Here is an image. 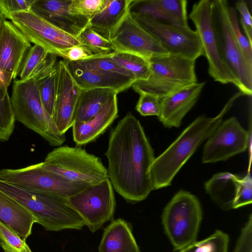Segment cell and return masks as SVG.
<instances>
[{"mask_svg": "<svg viewBox=\"0 0 252 252\" xmlns=\"http://www.w3.org/2000/svg\"><path fill=\"white\" fill-rule=\"evenodd\" d=\"M105 155L108 178L125 200L142 201L154 190L150 168L154 151L140 122L131 113L111 129Z\"/></svg>", "mask_w": 252, "mask_h": 252, "instance_id": "6da1fadb", "label": "cell"}, {"mask_svg": "<svg viewBox=\"0 0 252 252\" xmlns=\"http://www.w3.org/2000/svg\"><path fill=\"white\" fill-rule=\"evenodd\" d=\"M243 95L240 91L234 94L215 117L202 115L196 118L161 155L155 158L150 168L154 190L171 185L180 169L219 126L234 101Z\"/></svg>", "mask_w": 252, "mask_h": 252, "instance_id": "7a4b0ae2", "label": "cell"}, {"mask_svg": "<svg viewBox=\"0 0 252 252\" xmlns=\"http://www.w3.org/2000/svg\"><path fill=\"white\" fill-rule=\"evenodd\" d=\"M0 190L29 210L36 223L46 230H80L85 225L82 217L65 197L23 188L0 180Z\"/></svg>", "mask_w": 252, "mask_h": 252, "instance_id": "3957f363", "label": "cell"}, {"mask_svg": "<svg viewBox=\"0 0 252 252\" xmlns=\"http://www.w3.org/2000/svg\"><path fill=\"white\" fill-rule=\"evenodd\" d=\"M38 78L32 76L13 81L10 99L15 119L40 135L50 145L61 146L66 137L59 131L43 107L38 89Z\"/></svg>", "mask_w": 252, "mask_h": 252, "instance_id": "277c9868", "label": "cell"}, {"mask_svg": "<svg viewBox=\"0 0 252 252\" xmlns=\"http://www.w3.org/2000/svg\"><path fill=\"white\" fill-rule=\"evenodd\" d=\"M46 170L85 187L108 178L101 158L84 149L67 145L54 148L42 162Z\"/></svg>", "mask_w": 252, "mask_h": 252, "instance_id": "5b68a950", "label": "cell"}, {"mask_svg": "<svg viewBox=\"0 0 252 252\" xmlns=\"http://www.w3.org/2000/svg\"><path fill=\"white\" fill-rule=\"evenodd\" d=\"M202 219L198 198L189 191H178L164 207L161 216L164 232L174 251L196 241Z\"/></svg>", "mask_w": 252, "mask_h": 252, "instance_id": "8992f818", "label": "cell"}, {"mask_svg": "<svg viewBox=\"0 0 252 252\" xmlns=\"http://www.w3.org/2000/svg\"><path fill=\"white\" fill-rule=\"evenodd\" d=\"M226 0H211V23L220 56L244 95L252 94V71L246 66L235 38Z\"/></svg>", "mask_w": 252, "mask_h": 252, "instance_id": "52a82bcc", "label": "cell"}, {"mask_svg": "<svg viewBox=\"0 0 252 252\" xmlns=\"http://www.w3.org/2000/svg\"><path fill=\"white\" fill-rule=\"evenodd\" d=\"M151 75L145 81L135 82L131 87L159 98L180 89L197 82L195 61L179 56L168 55L149 60Z\"/></svg>", "mask_w": 252, "mask_h": 252, "instance_id": "ba28073f", "label": "cell"}, {"mask_svg": "<svg viewBox=\"0 0 252 252\" xmlns=\"http://www.w3.org/2000/svg\"><path fill=\"white\" fill-rule=\"evenodd\" d=\"M10 20L31 43L56 56L64 58L68 49L83 44L79 37L60 30L32 10L13 13Z\"/></svg>", "mask_w": 252, "mask_h": 252, "instance_id": "9c48e42d", "label": "cell"}, {"mask_svg": "<svg viewBox=\"0 0 252 252\" xmlns=\"http://www.w3.org/2000/svg\"><path fill=\"white\" fill-rule=\"evenodd\" d=\"M67 200L93 233L112 219L116 207L113 188L108 178L85 188Z\"/></svg>", "mask_w": 252, "mask_h": 252, "instance_id": "30bf717a", "label": "cell"}, {"mask_svg": "<svg viewBox=\"0 0 252 252\" xmlns=\"http://www.w3.org/2000/svg\"><path fill=\"white\" fill-rule=\"evenodd\" d=\"M130 15L170 55L183 56L195 61L203 56L198 34L189 26L166 24L148 16Z\"/></svg>", "mask_w": 252, "mask_h": 252, "instance_id": "8fae6325", "label": "cell"}, {"mask_svg": "<svg viewBox=\"0 0 252 252\" xmlns=\"http://www.w3.org/2000/svg\"><path fill=\"white\" fill-rule=\"evenodd\" d=\"M0 180L23 188L68 198L85 187L71 183L44 169L42 162L18 169L0 170Z\"/></svg>", "mask_w": 252, "mask_h": 252, "instance_id": "7c38bea8", "label": "cell"}, {"mask_svg": "<svg viewBox=\"0 0 252 252\" xmlns=\"http://www.w3.org/2000/svg\"><path fill=\"white\" fill-rule=\"evenodd\" d=\"M211 0H201L195 2L189 18L195 26L202 47L203 56L208 64V73L216 82L223 84L235 81L223 62L219 54L211 23Z\"/></svg>", "mask_w": 252, "mask_h": 252, "instance_id": "4fadbf2b", "label": "cell"}, {"mask_svg": "<svg viewBox=\"0 0 252 252\" xmlns=\"http://www.w3.org/2000/svg\"><path fill=\"white\" fill-rule=\"evenodd\" d=\"M250 136V132L242 126L236 117L222 121L204 146L202 162L226 160L245 152L249 146Z\"/></svg>", "mask_w": 252, "mask_h": 252, "instance_id": "5bb4252c", "label": "cell"}, {"mask_svg": "<svg viewBox=\"0 0 252 252\" xmlns=\"http://www.w3.org/2000/svg\"><path fill=\"white\" fill-rule=\"evenodd\" d=\"M109 40L115 52L134 54L148 61L170 55L129 13L113 31Z\"/></svg>", "mask_w": 252, "mask_h": 252, "instance_id": "9a60e30c", "label": "cell"}, {"mask_svg": "<svg viewBox=\"0 0 252 252\" xmlns=\"http://www.w3.org/2000/svg\"><path fill=\"white\" fill-rule=\"evenodd\" d=\"M56 96L54 121L59 131L65 134L72 127L74 112L81 89L68 70L64 61L56 64Z\"/></svg>", "mask_w": 252, "mask_h": 252, "instance_id": "2e32d148", "label": "cell"}, {"mask_svg": "<svg viewBox=\"0 0 252 252\" xmlns=\"http://www.w3.org/2000/svg\"><path fill=\"white\" fill-rule=\"evenodd\" d=\"M63 61L71 76L81 90L109 88L119 93L131 87L136 81L131 77L96 69L81 61Z\"/></svg>", "mask_w": 252, "mask_h": 252, "instance_id": "e0dca14e", "label": "cell"}, {"mask_svg": "<svg viewBox=\"0 0 252 252\" xmlns=\"http://www.w3.org/2000/svg\"><path fill=\"white\" fill-rule=\"evenodd\" d=\"M205 82H196L159 98V121L166 127H179L196 103Z\"/></svg>", "mask_w": 252, "mask_h": 252, "instance_id": "ac0fdd59", "label": "cell"}, {"mask_svg": "<svg viewBox=\"0 0 252 252\" xmlns=\"http://www.w3.org/2000/svg\"><path fill=\"white\" fill-rule=\"evenodd\" d=\"M71 0H35L31 10L47 21L73 36L79 37L89 25V18L70 14Z\"/></svg>", "mask_w": 252, "mask_h": 252, "instance_id": "d6986e66", "label": "cell"}, {"mask_svg": "<svg viewBox=\"0 0 252 252\" xmlns=\"http://www.w3.org/2000/svg\"><path fill=\"white\" fill-rule=\"evenodd\" d=\"M31 46L29 39L11 22L6 20L0 32V69L12 74L16 79Z\"/></svg>", "mask_w": 252, "mask_h": 252, "instance_id": "ffe728a7", "label": "cell"}, {"mask_svg": "<svg viewBox=\"0 0 252 252\" xmlns=\"http://www.w3.org/2000/svg\"><path fill=\"white\" fill-rule=\"evenodd\" d=\"M187 5L186 0H131L128 12L166 24L188 26Z\"/></svg>", "mask_w": 252, "mask_h": 252, "instance_id": "44dd1931", "label": "cell"}, {"mask_svg": "<svg viewBox=\"0 0 252 252\" xmlns=\"http://www.w3.org/2000/svg\"><path fill=\"white\" fill-rule=\"evenodd\" d=\"M117 94L112 95L99 111L90 119L73 123L72 136L76 145L83 146L95 141L117 119L118 116Z\"/></svg>", "mask_w": 252, "mask_h": 252, "instance_id": "7402d4cb", "label": "cell"}, {"mask_svg": "<svg viewBox=\"0 0 252 252\" xmlns=\"http://www.w3.org/2000/svg\"><path fill=\"white\" fill-rule=\"evenodd\" d=\"M0 221L26 241L32 234L36 219L16 200L0 190Z\"/></svg>", "mask_w": 252, "mask_h": 252, "instance_id": "603a6c76", "label": "cell"}, {"mask_svg": "<svg viewBox=\"0 0 252 252\" xmlns=\"http://www.w3.org/2000/svg\"><path fill=\"white\" fill-rule=\"evenodd\" d=\"M98 252H140L131 230L124 220L112 221L104 230Z\"/></svg>", "mask_w": 252, "mask_h": 252, "instance_id": "cb8c5ba5", "label": "cell"}, {"mask_svg": "<svg viewBox=\"0 0 252 252\" xmlns=\"http://www.w3.org/2000/svg\"><path fill=\"white\" fill-rule=\"evenodd\" d=\"M131 0H105L104 7L90 18L89 27L105 38L110 35L129 13Z\"/></svg>", "mask_w": 252, "mask_h": 252, "instance_id": "d4e9b609", "label": "cell"}, {"mask_svg": "<svg viewBox=\"0 0 252 252\" xmlns=\"http://www.w3.org/2000/svg\"><path fill=\"white\" fill-rule=\"evenodd\" d=\"M118 92L109 88L82 90L74 112V122L87 121L100 110L104 104Z\"/></svg>", "mask_w": 252, "mask_h": 252, "instance_id": "484cf974", "label": "cell"}, {"mask_svg": "<svg viewBox=\"0 0 252 252\" xmlns=\"http://www.w3.org/2000/svg\"><path fill=\"white\" fill-rule=\"evenodd\" d=\"M236 177L237 176L235 175L227 172L216 174L205 183L206 192L210 195L212 199L220 204L221 206H222L223 198H224L225 194L227 206L228 208H231L227 199L226 194H229L233 201L234 193L231 190H235V187L233 189L231 187L235 185Z\"/></svg>", "mask_w": 252, "mask_h": 252, "instance_id": "4316f807", "label": "cell"}, {"mask_svg": "<svg viewBox=\"0 0 252 252\" xmlns=\"http://www.w3.org/2000/svg\"><path fill=\"white\" fill-rule=\"evenodd\" d=\"M111 57L130 72L136 81L147 80L151 75L149 61L141 57L127 53L114 52Z\"/></svg>", "mask_w": 252, "mask_h": 252, "instance_id": "83f0119b", "label": "cell"}, {"mask_svg": "<svg viewBox=\"0 0 252 252\" xmlns=\"http://www.w3.org/2000/svg\"><path fill=\"white\" fill-rule=\"evenodd\" d=\"M228 235L220 230L199 241H196L178 252H227Z\"/></svg>", "mask_w": 252, "mask_h": 252, "instance_id": "f1b7e54d", "label": "cell"}, {"mask_svg": "<svg viewBox=\"0 0 252 252\" xmlns=\"http://www.w3.org/2000/svg\"><path fill=\"white\" fill-rule=\"evenodd\" d=\"M57 71L56 65L50 72L37 79V86L42 103L53 119L56 96Z\"/></svg>", "mask_w": 252, "mask_h": 252, "instance_id": "f546056e", "label": "cell"}, {"mask_svg": "<svg viewBox=\"0 0 252 252\" xmlns=\"http://www.w3.org/2000/svg\"><path fill=\"white\" fill-rule=\"evenodd\" d=\"M15 121L8 90L0 87V141L9 140L14 129Z\"/></svg>", "mask_w": 252, "mask_h": 252, "instance_id": "4dcf8cb0", "label": "cell"}, {"mask_svg": "<svg viewBox=\"0 0 252 252\" xmlns=\"http://www.w3.org/2000/svg\"><path fill=\"white\" fill-rule=\"evenodd\" d=\"M49 52L34 44L28 50L21 64L18 75L21 80L30 78L46 58Z\"/></svg>", "mask_w": 252, "mask_h": 252, "instance_id": "1f68e13d", "label": "cell"}, {"mask_svg": "<svg viewBox=\"0 0 252 252\" xmlns=\"http://www.w3.org/2000/svg\"><path fill=\"white\" fill-rule=\"evenodd\" d=\"M228 14L235 38L244 62L248 69L252 71V44L240 30L237 14L235 8L229 6Z\"/></svg>", "mask_w": 252, "mask_h": 252, "instance_id": "d6a6232c", "label": "cell"}, {"mask_svg": "<svg viewBox=\"0 0 252 252\" xmlns=\"http://www.w3.org/2000/svg\"><path fill=\"white\" fill-rule=\"evenodd\" d=\"M83 44L95 54H107L115 52L111 41L93 30L89 25L79 36Z\"/></svg>", "mask_w": 252, "mask_h": 252, "instance_id": "836d02e7", "label": "cell"}, {"mask_svg": "<svg viewBox=\"0 0 252 252\" xmlns=\"http://www.w3.org/2000/svg\"><path fill=\"white\" fill-rule=\"evenodd\" d=\"M0 246L4 252H32L26 241L0 221Z\"/></svg>", "mask_w": 252, "mask_h": 252, "instance_id": "e575fe53", "label": "cell"}, {"mask_svg": "<svg viewBox=\"0 0 252 252\" xmlns=\"http://www.w3.org/2000/svg\"><path fill=\"white\" fill-rule=\"evenodd\" d=\"M252 202V179L250 173L245 177L235 179V190L231 209L251 204Z\"/></svg>", "mask_w": 252, "mask_h": 252, "instance_id": "d590c367", "label": "cell"}, {"mask_svg": "<svg viewBox=\"0 0 252 252\" xmlns=\"http://www.w3.org/2000/svg\"><path fill=\"white\" fill-rule=\"evenodd\" d=\"M105 0H71L68 6L70 14L90 18L104 7Z\"/></svg>", "mask_w": 252, "mask_h": 252, "instance_id": "8d00e7d4", "label": "cell"}, {"mask_svg": "<svg viewBox=\"0 0 252 252\" xmlns=\"http://www.w3.org/2000/svg\"><path fill=\"white\" fill-rule=\"evenodd\" d=\"M113 53L105 56L81 61V62L89 66L96 69L123 74L135 79L130 72L112 59L111 57Z\"/></svg>", "mask_w": 252, "mask_h": 252, "instance_id": "74e56055", "label": "cell"}, {"mask_svg": "<svg viewBox=\"0 0 252 252\" xmlns=\"http://www.w3.org/2000/svg\"><path fill=\"white\" fill-rule=\"evenodd\" d=\"M139 98L135 109L143 116H156L160 113L159 98L153 94L138 92Z\"/></svg>", "mask_w": 252, "mask_h": 252, "instance_id": "f35d334b", "label": "cell"}, {"mask_svg": "<svg viewBox=\"0 0 252 252\" xmlns=\"http://www.w3.org/2000/svg\"><path fill=\"white\" fill-rule=\"evenodd\" d=\"M35 0H0V12L5 19H10L13 13L31 10Z\"/></svg>", "mask_w": 252, "mask_h": 252, "instance_id": "ab89813d", "label": "cell"}, {"mask_svg": "<svg viewBox=\"0 0 252 252\" xmlns=\"http://www.w3.org/2000/svg\"><path fill=\"white\" fill-rule=\"evenodd\" d=\"M233 252H252V215L242 228Z\"/></svg>", "mask_w": 252, "mask_h": 252, "instance_id": "60d3db41", "label": "cell"}, {"mask_svg": "<svg viewBox=\"0 0 252 252\" xmlns=\"http://www.w3.org/2000/svg\"><path fill=\"white\" fill-rule=\"evenodd\" d=\"M108 54H95L88 47L82 44L74 46L68 49L64 53L63 59L69 61L78 62L99 58Z\"/></svg>", "mask_w": 252, "mask_h": 252, "instance_id": "b9f144b4", "label": "cell"}, {"mask_svg": "<svg viewBox=\"0 0 252 252\" xmlns=\"http://www.w3.org/2000/svg\"><path fill=\"white\" fill-rule=\"evenodd\" d=\"M235 10L240 15V23L245 36L252 44V16L247 2L243 0L237 1L235 3Z\"/></svg>", "mask_w": 252, "mask_h": 252, "instance_id": "7bdbcfd3", "label": "cell"}, {"mask_svg": "<svg viewBox=\"0 0 252 252\" xmlns=\"http://www.w3.org/2000/svg\"><path fill=\"white\" fill-rule=\"evenodd\" d=\"M12 79L13 78L12 74L0 69V87L4 90H8V88Z\"/></svg>", "mask_w": 252, "mask_h": 252, "instance_id": "ee69618b", "label": "cell"}, {"mask_svg": "<svg viewBox=\"0 0 252 252\" xmlns=\"http://www.w3.org/2000/svg\"><path fill=\"white\" fill-rule=\"evenodd\" d=\"M6 21V19L4 16L0 12V32L2 26Z\"/></svg>", "mask_w": 252, "mask_h": 252, "instance_id": "f6af8a7d", "label": "cell"}]
</instances>
